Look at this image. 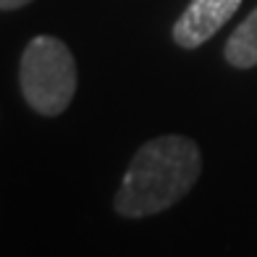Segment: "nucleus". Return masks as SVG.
Returning <instances> with one entry per match:
<instances>
[{"mask_svg":"<svg viewBox=\"0 0 257 257\" xmlns=\"http://www.w3.org/2000/svg\"><path fill=\"white\" fill-rule=\"evenodd\" d=\"M200 150L186 137H158L137 150L115 194L123 218H145L168 210L200 179Z\"/></svg>","mask_w":257,"mask_h":257,"instance_id":"f257e3e1","label":"nucleus"},{"mask_svg":"<svg viewBox=\"0 0 257 257\" xmlns=\"http://www.w3.org/2000/svg\"><path fill=\"white\" fill-rule=\"evenodd\" d=\"M21 92L42 115H58L68 108L76 92V63L71 50L55 37H34L21 55Z\"/></svg>","mask_w":257,"mask_h":257,"instance_id":"f03ea898","label":"nucleus"},{"mask_svg":"<svg viewBox=\"0 0 257 257\" xmlns=\"http://www.w3.org/2000/svg\"><path fill=\"white\" fill-rule=\"evenodd\" d=\"M241 0H192L173 27V40L181 48H200L236 14Z\"/></svg>","mask_w":257,"mask_h":257,"instance_id":"7ed1b4c3","label":"nucleus"},{"mask_svg":"<svg viewBox=\"0 0 257 257\" xmlns=\"http://www.w3.org/2000/svg\"><path fill=\"white\" fill-rule=\"evenodd\" d=\"M226 61L236 68L257 66V8L236 27L226 42Z\"/></svg>","mask_w":257,"mask_h":257,"instance_id":"20e7f679","label":"nucleus"},{"mask_svg":"<svg viewBox=\"0 0 257 257\" xmlns=\"http://www.w3.org/2000/svg\"><path fill=\"white\" fill-rule=\"evenodd\" d=\"M27 3H32V0H0V8H3V11H14V8H21Z\"/></svg>","mask_w":257,"mask_h":257,"instance_id":"39448f33","label":"nucleus"}]
</instances>
